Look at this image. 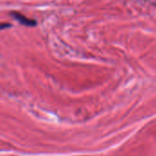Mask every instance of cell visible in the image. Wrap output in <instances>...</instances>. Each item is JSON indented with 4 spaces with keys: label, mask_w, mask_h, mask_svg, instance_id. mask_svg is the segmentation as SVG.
<instances>
[{
    "label": "cell",
    "mask_w": 156,
    "mask_h": 156,
    "mask_svg": "<svg viewBox=\"0 0 156 156\" xmlns=\"http://www.w3.org/2000/svg\"><path fill=\"white\" fill-rule=\"evenodd\" d=\"M13 17L18 20L20 21V23L23 24V25H26V26H35L36 25V21L33 20H30V19H28L26 18L25 16L21 15V14H19V13H13Z\"/></svg>",
    "instance_id": "6da1fadb"
},
{
    "label": "cell",
    "mask_w": 156,
    "mask_h": 156,
    "mask_svg": "<svg viewBox=\"0 0 156 156\" xmlns=\"http://www.w3.org/2000/svg\"><path fill=\"white\" fill-rule=\"evenodd\" d=\"M8 27H10V25H7V24H0V30H1V29H5V28H8Z\"/></svg>",
    "instance_id": "7a4b0ae2"
}]
</instances>
